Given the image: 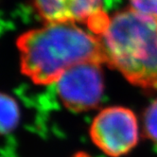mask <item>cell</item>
<instances>
[{"label":"cell","mask_w":157,"mask_h":157,"mask_svg":"<svg viewBox=\"0 0 157 157\" xmlns=\"http://www.w3.org/2000/svg\"><path fill=\"white\" fill-rule=\"evenodd\" d=\"M129 1L132 10L157 20V0H129Z\"/></svg>","instance_id":"8"},{"label":"cell","mask_w":157,"mask_h":157,"mask_svg":"<svg viewBox=\"0 0 157 157\" xmlns=\"http://www.w3.org/2000/svg\"><path fill=\"white\" fill-rule=\"evenodd\" d=\"M105 63L139 87L157 90V20L131 9L110 16L98 36Z\"/></svg>","instance_id":"2"},{"label":"cell","mask_w":157,"mask_h":157,"mask_svg":"<svg viewBox=\"0 0 157 157\" xmlns=\"http://www.w3.org/2000/svg\"><path fill=\"white\" fill-rule=\"evenodd\" d=\"M21 71L38 85L56 83L72 67L105 63L101 43L90 30L74 23H44L17 39Z\"/></svg>","instance_id":"1"},{"label":"cell","mask_w":157,"mask_h":157,"mask_svg":"<svg viewBox=\"0 0 157 157\" xmlns=\"http://www.w3.org/2000/svg\"><path fill=\"white\" fill-rule=\"evenodd\" d=\"M90 137L96 147L106 155L121 157L137 145V119L130 109L105 108L94 118Z\"/></svg>","instance_id":"3"},{"label":"cell","mask_w":157,"mask_h":157,"mask_svg":"<svg viewBox=\"0 0 157 157\" xmlns=\"http://www.w3.org/2000/svg\"><path fill=\"white\" fill-rule=\"evenodd\" d=\"M33 3L44 23L83 24L98 37L110 21L102 0H33Z\"/></svg>","instance_id":"5"},{"label":"cell","mask_w":157,"mask_h":157,"mask_svg":"<svg viewBox=\"0 0 157 157\" xmlns=\"http://www.w3.org/2000/svg\"><path fill=\"white\" fill-rule=\"evenodd\" d=\"M99 63L78 64L64 72L56 82L61 101L73 112L95 108L103 94V78Z\"/></svg>","instance_id":"4"},{"label":"cell","mask_w":157,"mask_h":157,"mask_svg":"<svg viewBox=\"0 0 157 157\" xmlns=\"http://www.w3.org/2000/svg\"><path fill=\"white\" fill-rule=\"evenodd\" d=\"M144 126L147 136L157 145V100L153 101L146 111Z\"/></svg>","instance_id":"7"},{"label":"cell","mask_w":157,"mask_h":157,"mask_svg":"<svg viewBox=\"0 0 157 157\" xmlns=\"http://www.w3.org/2000/svg\"><path fill=\"white\" fill-rule=\"evenodd\" d=\"M20 119V110L16 100L0 92V136L16 129Z\"/></svg>","instance_id":"6"}]
</instances>
